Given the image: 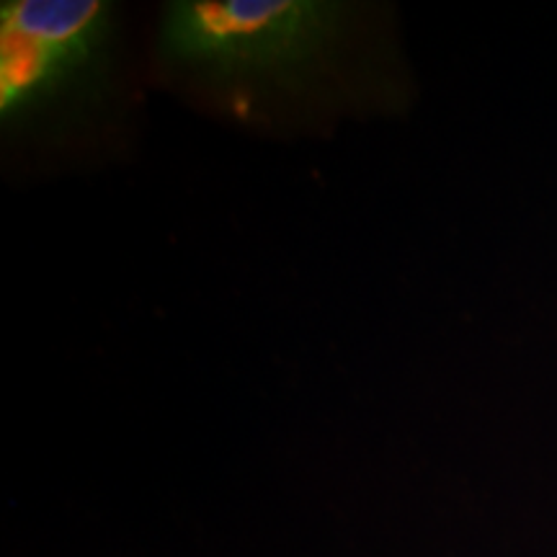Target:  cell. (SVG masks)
Wrapping results in <instances>:
<instances>
[{
	"instance_id": "2",
	"label": "cell",
	"mask_w": 557,
	"mask_h": 557,
	"mask_svg": "<svg viewBox=\"0 0 557 557\" xmlns=\"http://www.w3.org/2000/svg\"><path fill=\"white\" fill-rule=\"evenodd\" d=\"M120 9L111 0L0 5V122L13 139H67L120 94Z\"/></svg>"
},
{
	"instance_id": "1",
	"label": "cell",
	"mask_w": 557,
	"mask_h": 557,
	"mask_svg": "<svg viewBox=\"0 0 557 557\" xmlns=\"http://www.w3.org/2000/svg\"><path fill=\"white\" fill-rule=\"evenodd\" d=\"M152 54L176 94L248 127H305L406 101L382 11L346 0H171Z\"/></svg>"
}]
</instances>
